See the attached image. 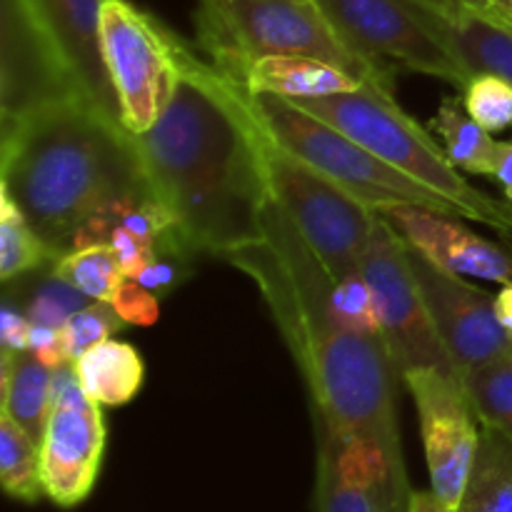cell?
Instances as JSON below:
<instances>
[{
    "instance_id": "6da1fadb",
    "label": "cell",
    "mask_w": 512,
    "mask_h": 512,
    "mask_svg": "<svg viewBox=\"0 0 512 512\" xmlns=\"http://www.w3.org/2000/svg\"><path fill=\"white\" fill-rule=\"evenodd\" d=\"M155 198L195 255L223 260L263 235L265 130L243 88L188 48L158 123L133 135Z\"/></svg>"
},
{
    "instance_id": "7a4b0ae2",
    "label": "cell",
    "mask_w": 512,
    "mask_h": 512,
    "mask_svg": "<svg viewBox=\"0 0 512 512\" xmlns=\"http://www.w3.org/2000/svg\"><path fill=\"white\" fill-rule=\"evenodd\" d=\"M263 295L310 390L315 425L355 438L405 473L395 410V370L380 335H353L333 310V278L285 210L270 198L255 243L225 255Z\"/></svg>"
},
{
    "instance_id": "3957f363",
    "label": "cell",
    "mask_w": 512,
    "mask_h": 512,
    "mask_svg": "<svg viewBox=\"0 0 512 512\" xmlns=\"http://www.w3.org/2000/svg\"><path fill=\"white\" fill-rule=\"evenodd\" d=\"M0 188L8 190L53 260L108 205L153 200L135 138L88 98L0 123Z\"/></svg>"
},
{
    "instance_id": "277c9868",
    "label": "cell",
    "mask_w": 512,
    "mask_h": 512,
    "mask_svg": "<svg viewBox=\"0 0 512 512\" xmlns=\"http://www.w3.org/2000/svg\"><path fill=\"white\" fill-rule=\"evenodd\" d=\"M195 30L208 63L223 75H235L260 58L303 55L338 65L395 100L393 78L358 58L313 0H198Z\"/></svg>"
},
{
    "instance_id": "5b68a950",
    "label": "cell",
    "mask_w": 512,
    "mask_h": 512,
    "mask_svg": "<svg viewBox=\"0 0 512 512\" xmlns=\"http://www.w3.org/2000/svg\"><path fill=\"white\" fill-rule=\"evenodd\" d=\"M293 103L338 128L385 163L395 165L413 180L448 198L463 218L488 225L503 238L512 240V203L490 198L465 175H460L445 148H440L428 130L400 108L398 100L363 88L355 93L305 98Z\"/></svg>"
},
{
    "instance_id": "8992f818",
    "label": "cell",
    "mask_w": 512,
    "mask_h": 512,
    "mask_svg": "<svg viewBox=\"0 0 512 512\" xmlns=\"http://www.w3.org/2000/svg\"><path fill=\"white\" fill-rule=\"evenodd\" d=\"M245 95L258 123L280 148L313 165L373 213H380L390 205H425L438 213L463 218V213L448 198L413 180L395 165L385 163L383 158L373 155L333 125L310 115L293 100L268 93H248V90Z\"/></svg>"
},
{
    "instance_id": "52a82bcc",
    "label": "cell",
    "mask_w": 512,
    "mask_h": 512,
    "mask_svg": "<svg viewBox=\"0 0 512 512\" xmlns=\"http://www.w3.org/2000/svg\"><path fill=\"white\" fill-rule=\"evenodd\" d=\"M100 50L130 135H143L165 113L178 88L188 45L130 0H105Z\"/></svg>"
},
{
    "instance_id": "ba28073f",
    "label": "cell",
    "mask_w": 512,
    "mask_h": 512,
    "mask_svg": "<svg viewBox=\"0 0 512 512\" xmlns=\"http://www.w3.org/2000/svg\"><path fill=\"white\" fill-rule=\"evenodd\" d=\"M358 58L393 78L395 70L430 75L463 88L473 70L438 33L423 0H313Z\"/></svg>"
},
{
    "instance_id": "9c48e42d",
    "label": "cell",
    "mask_w": 512,
    "mask_h": 512,
    "mask_svg": "<svg viewBox=\"0 0 512 512\" xmlns=\"http://www.w3.org/2000/svg\"><path fill=\"white\" fill-rule=\"evenodd\" d=\"M265 168L270 193L298 228L308 248L338 280L363 268L375 213L343 188L325 178L320 170L280 148L265 133Z\"/></svg>"
},
{
    "instance_id": "30bf717a",
    "label": "cell",
    "mask_w": 512,
    "mask_h": 512,
    "mask_svg": "<svg viewBox=\"0 0 512 512\" xmlns=\"http://www.w3.org/2000/svg\"><path fill=\"white\" fill-rule=\"evenodd\" d=\"M363 270L373 288L380 338L388 345L400 378L413 370H440L463 380L425 308L410 268L408 245L378 213L363 255Z\"/></svg>"
},
{
    "instance_id": "8fae6325",
    "label": "cell",
    "mask_w": 512,
    "mask_h": 512,
    "mask_svg": "<svg viewBox=\"0 0 512 512\" xmlns=\"http://www.w3.org/2000/svg\"><path fill=\"white\" fill-rule=\"evenodd\" d=\"M85 98L68 58L30 0H0V123Z\"/></svg>"
},
{
    "instance_id": "7c38bea8",
    "label": "cell",
    "mask_w": 512,
    "mask_h": 512,
    "mask_svg": "<svg viewBox=\"0 0 512 512\" xmlns=\"http://www.w3.org/2000/svg\"><path fill=\"white\" fill-rule=\"evenodd\" d=\"M105 418L100 405L80 388L73 363L53 375V410L40 443L45 498L75 508L95 488L105 453Z\"/></svg>"
},
{
    "instance_id": "4fadbf2b",
    "label": "cell",
    "mask_w": 512,
    "mask_h": 512,
    "mask_svg": "<svg viewBox=\"0 0 512 512\" xmlns=\"http://www.w3.org/2000/svg\"><path fill=\"white\" fill-rule=\"evenodd\" d=\"M403 380L418 408L430 490L450 508H458L473 473L483 425L460 378L440 370H413Z\"/></svg>"
},
{
    "instance_id": "5bb4252c",
    "label": "cell",
    "mask_w": 512,
    "mask_h": 512,
    "mask_svg": "<svg viewBox=\"0 0 512 512\" xmlns=\"http://www.w3.org/2000/svg\"><path fill=\"white\" fill-rule=\"evenodd\" d=\"M408 255L430 320L460 375L508 353L512 340L495 313V295L475 288L460 275L445 273L410 245Z\"/></svg>"
},
{
    "instance_id": "9a60e30c",
    "label": "cell",
    "mask_w": 512,
    "mask_h": 512,
    "mask_svg": "<svg viewBox=\"0 0 512 512\" xmlns=\"http://www.w3.org/2000/svg\"><path fill=\"white\" fill-rule=\"evenodd\" d=\"M408 475L355 438L318 428L315 512H408Z\"/></svg>"
},
{
    "instance_id": "2e32d148",
    "label": "cell",
    "mask_w": 512,
    "mask_h": 512,
    "mask_svg": "<svg viewBox=\"0 0 512 512\" xmlns=\"http://www.w3.org/2000/svg\"><path fill=\"white\" fill-rule=\"evenodd\" d=\"M380 218L445 273L488 283H512V250L470 230L458 215H445L425 205H390Z\"/></svg>"
},
{
    "instance_id": "e0dca14e",
    "label": "cell",
    "mask_w": 512,
    "mask_h": 512,
    "mask_svg": "<svg viewBox=\"0 0 512 512\" xmlns=\"http://www.w3.org/2000/svg\"><path fill=\"white\" fill-rule=\"evenodd\" d=\"M68 58L85 98L120 123L118 98L100 50V10L105 0H30ZM123 125V123H120Z\"/></svg>"
},
{
    "instance_id": "ac0fdd59",
    "label": "cell",
    "mask_w": 512,
    "mask_h": 512,
    "mask_svg": "<svg viewBox=\"0 0 512 512\" xmlns=\"http://www.w3.org/2000/svg\"><path fill=\"white\" fill-rule=\"evenodd\" d=\"M248 93H268L285 100L328 98V95L355 93L368 85L338 65L303 55H273L245 65L235 75H225ZM370 90V88H368Z\"/></svg>"
},
{
    "instance_id": "d6986e66",
    "label": "cell",
    "mask_w": 512,
    "mask_h": 512,
    "mask_svg": "<svg viewBox=\"0 0 512 512\" xmlns=\"http://www.w3.org/2000/svg\"><path fill=\"white\" fill-rule=\"evenodd\" d=\"M453 53L473 73H495L512 83V35L445 0H423Z\"/></svg>"
},
{
    "instance_id": "ffe728a7",
    "label": "cell",
    "mask_w": 512,
    "mask_h": 512,
    "mask_svg": "<svg viewBox=\"0 0 512 512\" xmlns=\"http://www.w3.org/2000/svg\"><path fill=\"white\" fill-rule=\"evenodd\" d=\"M53 375L48 365L33 353L3 350V375H0V413L13 418L35 443H43L53 410Z\"/></svg>"
},
{
    "instance_id": "44dd1931",
    "label": "cell",
    "mask_w": 512,
    "mask_h": 512,
    "mask_svg": "<svg viewBox=\"0 0 512 512\" xmlns=\"http://www.w3.org/2000/svg\"><path fill=\"white\" fill-rule=\"evenodd\" d=\"M80 388L98 405L118 408L130 403L145 383L143 355L123 340H103L73 360Z\"/></svg>"
},
{
    "instance_id": "7402d4cb",
    "label": "cell",
    "mask_w": 512,
    "mask_h": 512,
    "mask_svg": "<svg viewBox=\"0 0 512 512\" xmlns=\"http://www.w3.org/2000/svg\"><path fill=\"white\" fill-rule=\"evenodd\" d=\"M458 512H512V440L493 428L480 430L475 455Z\"/></svg>"
},
{
    "instance_id": "603a6c76",
    "label": "cell",
    "mask_w": 512,
    "mask_h": 512,
    "mask_svg": "<svg viewBox=\"0 0 512 512\" xmlns=\"http://www.w3.org/2000/svg\"><path fill=\"white\" fill-rule=\"evenodd\" d=\"M430 130L443 138L445 153L460 173L493 178L498 140L468 113L463 98H445L430 120Z\"/></svg>"
},
{
    "instance_id": "cb8c5ba5",
    "label": "cell",
    "mask_w": 512,
    "mask_h": 512,
    "mask_svg": "<svg viewBox=\"0 0 512 512\" xmlns=\"http://www.w3.org/2000/svg\"><path fill=\"white\" fill-rule=\"evenodd\" d=\"M0 483L20 503L45 498L40 445L5 413H0Z\"/></svg>"
},
{
    "instance_id": "d4e9b609",
    "label": "cell",
    "mask_w": 512,
    "mask_h": 512,
    "mask_svg": "<svg viewBox=\"0 0 512 512\" xmlns=\"http://www.w3.org/2000/svg\"><path fill=\"white\" fill-rule=\"evenodd\" d=\"M50 275L68 283L88 300H100V303H113L115 293L128 278L123 263L108 245H88L60 255L53 260Z\"/></svg>"
},
{
    "instance_id": "484cf974",
    "label": "cell",
    "mask_w": 512,
    "mask_h": 512,
    "mask_svg": "<svg viewBox=\"0 0 512 512\" xmlns=\"http://www.w3.org/2000/svg\"><path fill=\"white\" fill-rule=\"evenodd\" d=\"M463 385L480 425L500 430L512 440V348L465 373Z\"/></svg>"
},
{
    "instance_id": "4316f807",
    "label": "cell",
    "mask_w": 512,
    "mask_h": 512,
    "mask_svg": "<svg viewBox=\"0 0 512 512\" xmlns=\"http://www.w3.org/2000/svg\"><path fill=\"white\" fill-rule=\"evenodd\" d=\"M45 263H53V253L8 190L0 188V278L8 283Z\"/></svg>"
},
{
    "instance_id": "83f0119b",
    "label": "cell",
    "mask_w": 512,
    "mask_h": 512,
    "mask_svg": "<svg viewBox=\"0 0 512 512\" xmlns=\"http://www.w3.org/2000/svg\"><path fill=\"white\" fill-rule=\"evenodd\" d=\"M333 310L338 323L348 333L365 335V338L380 335L373 288H370V280L363 268L333 280Z\"/></svg>"
},
{
    "instance_id": "f1b7e54d",
    "label": "cell",
    "mask_w": 512,
    "mask_h": 512,
    "mask_svg": "<svg viewBox=\"0 0 512 512\" xmlns=\"http://www.w3.org/2000/svg\"><path fill=\"white\" fill-rule=\"evenodd\" d=\"M123 325V318L115 313V308L110 303L93 300L90 305H83L80 310H75V313L65 320L63 328H60V343H63L68 363H73L80 355L88 353L90 348H95L98 343L108 340L110 335L118 333Z\"/></svg>"
},
{
    "instance_id": "f546056e",
    "label": "cell",
    "mask_w": 512,
    "mask_h": 512,
    "mask_svg": "<svg viewBox=\"0 0 512 512\" xmlns=\"http://www.w3.org/2000/svg\"><path fill=\"white\" fill-rule=\"evenodd\" d=\"M463 103L468 113L490 133L512 128V83L495 73H475L465 85Z\"/></svg>"
},
{
    "instance_id": "4dcf8cb0",
    "label": "cell",
    "mask_w": 512,
    "mask_h": 512,
    "mask_svg": "<svg viewBox=\"0 0 512 512\" xmlns=\"http://www.w3.org/2000/svg\"><path fill=\"white\" fill-rule=\"evenodd\" d=\"M83 300H85L83 293H78V290L70 288L68 283H63V280L50 275L48 283H45L43 288L35 293V298L30 300L25 313H28V318L33 320V323H43V325H50V328L60 330L65 320H68L75 310L83 308L85 305Z\"/></svg>"
},
{
    "instance_id": "1f68e13d",
    "label": "cell",
    "mask_w": 512,
    "mask_h": 512,
    "mask_svg": "<svg viewBox=\"0 0 512 512\" xmlns=\"http://www.w3.org/2000/svg\"><path fill=\"white\" fill-rule=\"evenodd\" d=\"M115 313L123 318L125 325H140V328H148L155 325L160 318V300L158 295L150 293L148 288L138 283L133 278H125V283L120 285V290L115 293L113 303Z\"/></svg>"
},
{
    "instance_id": "d6a6232c",
    "label": "cell",
    "mask_w": 512,
    "mask_h": 512,
    "mask_svg": "<svg viewBox=\"0 0 512 512\" xmlns=\"http://www.w3.org/2000/svg\"><path fill=\"white\" fill-rule=\"evenodd\" d=\"M188 260L185 255L175 253H158L133 280H138L143 288H148L153 295H165L178 288L190 275Z\"/></svg>"
},
{
    "instance_id": "836d02e7",
    "label": "cell",
    "mask_w": 512,
    "mask_h": 512,
    "mask_svg": "<svg viewBox=\"0 0 512 512\" xmlns=\"http://www.w3.org/2000/svg\"><path fill=\"white\" fill-rule=\"evenodd\" d=\"M28 353H33L50 370H58L68 363L63 343H60V330L43 323H33V320H30L28 333Z\"/></svg>"
},
{
    "instance_id": "e575fe53",
    "label": "cell",
    "mask_w": 512,
    "mask_h": 512,
    "mask_svg": "<svg viewBox=\"0 0 512 512\" xmlns=\"http://www.w3.org/2000/svg\"><path fill=\"white\" fill-rule=\"evenodd\" d=\"M28 333H30V318L28 313H20L13 305H3L0 310V340H3V350L10 353H25L28 350Z\"/></svg>"
},
{
    "instance_id": "d590c367",
    "label": "cell",
    "mask_w": 512,
    "mask_h": 512,
    "mask_svg": "<svg viewBox=\"0 0 512 512\" xmlns=\"http://www.w3.org/2000/svg\"><path fill=\"white\" fill-rule=\"evenodd\" d=\"M493 180L503 188L505 200L512 203V140H498Z\"/></svg>"
},
{
    "instance_id": "8d00e7d4",
    "label": "cell",
    "mask_w": 512,
    "mask_h": 512,
    "mask_svg": "<svg viewBox=\"0 0 512 512\" xmlns=\"http://www.w3.org/2000/svg\"><path fill=\"white\" fill-rule=\"evenodd\" d=\"M408 512H458V508H450L448 503H443L433 490H420V493L413 490Z\"/></svg>"
},
{
    "instance_id": "74e56055",
    "label": "cell",
    "mask_w": 512,
    "mask_h": 512,
    "mask_svg": "<svg viewBox=\"0 0 512 512\" xmlns=\"http://www.w3.org/2000/svg\"><path fill=\"white\" fill-rule=\"evenodd\" d=\"M495 313H498L500 325H503L505 333L512 340V283L500 285V290L495 293Z\"/></svg>"
}]
</instances>
